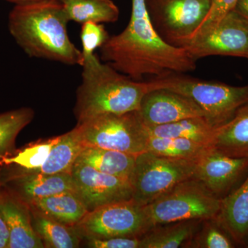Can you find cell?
Segmentation results:
<instances>
[{"mask_svg": "<svg viewBox=\"0 0 248 248\" xmlns=\"http://www.w3.org/2000/svg\"><path fill=\"white\" fill-rule=\"evenodd\" d=\"M60 136L39 141L16 153L12 156L0 160L1 164L16 165L24 170L39 169L48 158L53 147L60 141Z\"/></svg>", "mask_w": 248, "mask_h": 248, "instance_id": "obj_28", "label": "cell"}, {"mask_svg": "<svg viewBox=\"0 0 248 248\" xmlns=\"http://www.w3.org/2000/svg\"><path fill=\"white\" fill-rule=\"evenodd\" d=\"M202 221L184 220L153 227L140 236V248H184L198 231Z\"/></svg>", "mask_w": 248, "mask_h": 248, "instance_id": "obj_19", "label": "cell"}, {"mask_svg": "<svg viewBox=\"0 0 248 248\" xmlns=\"http://www.w3.org/2000/svg\"><path fill=\"white\" fill-rule=\"evenodd\" d=\"M247 248H248V245Z\"/></svg>", "mask_w": 248, "mask_h": 248, "instance_id": "obj_36", "label": "cell"}, {"mask_svg": "<svg viewBox=\"0 0 248 248\" xmlns=\"http://www.w3.org/2000/svg\"><path fill=\"white\" fill-rule=\"evenodd\" d=\"M10 234L7 224L4 217L0 213V248H8L9 244Z\"/></svg>", "mask_w": 248, "mask_h": 248, "instance_id": "obj_32", "label": "cell"}, {"mask_svg": "<svg viewBox=\"0 0 248 248\" xmlns=\"http://www.w3.org/2000/svg\"><path fill=\"white\" fill-rule=\"evenodd\" d=\"M155 30L166 42L184 48L203 22L211 0H146Z\"/></svg>", "mask_w": 248, "mask_h": 248, "instance_id": "obj_8", "label": "cell"}, {"mask_svg": "<svg viewBox=\"0 0 248 248\" xmlns=\"http://www.w3.org/2000/svg\"><path fill=\"white\" fill-rule=\"evenodd\" d=\"M248 172V158L231 157L210 148L196 161L194 178L221 200Z\"/></svg>", "mask_w": 248, "mask_h": 248, "instance_id": "obj_12", "label": "cell"}, {"mask_svg": "<svg viewBox=\"0 0 248 248\" xmlns=\"http://www.w3.org/2000/svg\"><path fill=\"white\" fill-rule=\"evenodd\" d=\"M234 10L248 22V0H238Z\"/></svg>", "mask_w": 248, "mask_h": 248, "instance_id": "obj_33", "label": "cell"}, {"mask_svg": "<svg viewBox=\"0 0 248 248\" xmlns=\"http://www.w3.org/2000/svg\"><path fill=\"white\" fill-rule=\"evenodd\" d=\"M85 148L76 128L60 136V141L49 153L48 158L41 167L30 172L43 174L71 173L80 153Z\"/></svg>", "mask_w": 248, "mask_h": 248, "instance_id": "obj_22", "label": "cell"}, {"mask_svg": "<svg viewBox=\"0 0 248 248\" xmlns=\"http://www.w3.org/2000/svg\"><path fill=\"white\" fill-rule=\"evenodd\" d=\"M103 61L135 81L195 70L196 61L185 48L170 45L155 30L146 0H132L128 26L110 36L100 48Z\"/></svg>", "mask_w": 248, "mask_h": 248, "instance_id": "obj_1", "label": "cell"}, {"mask_svg": "<svg viewBox=\"0 0 248 248\" xmlns=\"http://www.w3.org/2000/svg\"><path fill=\"white\" fill-rule=\"evenodd\" d=\"M11 2L16 3L17 4H29V3L35 2V1H41V0H6Z\"/></svg>", "mask_w": 248, "mask_h": 248, "instance_id": "obj_34", "label": "cell"}, {"mask_svg": "<svg viewBox=\"0 0 248 248\" xmlns=\"http://www.w3.org/2000/svg\"><path fill=\"white\" fill-rule=\"evenodd\" d=\"M136 155L99 147H85L76 161L84 163L99 172L130 182Z\"/></svg>", "mask_w": 248, "mask_h": 248, "instance_id": "obj_18", "label": "cell"}, {"mask_svg": "<svg viewBox=\"0 0 248 248\" xmlns=\"http://www.w3.org/2000/svg\"><path fill=\"white\" fill-rule=\"evenodd\" d=\"M237 1L238 0H211L210 9L206 17L187 45L213 30L227 14L234 9Z\"/></svg>", "mask_w": 248, "mask_h": 248, "instance_id": "obj_30", "label": "cell"}, {"mask_svg": "<svg viewBox=\"0 0 248 248\" xmlns=\"http://www.w3.org/2000/svg\"><path fill=\"white\" fill-rule=\"evenodd\" d=\"M55 221L75 226L89 213L82 201L75 192L63 193L36 200L28 204Z\"/></svg>", "mask_w": 248, "mask_h": 248, "instance_id": "obj_20", "label": "cell"}, {"mask_svg": "<svg viewBox=\"0 0 248 248\" xmlns=\"http://www.w3.org/2000/svg\"><path fill=\"white\" fill-rule=\"evenodd\" d=\"M236 244L216 218L204 219L198 231L186 244L187 248H233Z\"/></svg>", "mask_w": 248, "mask_h": 248, "instance_id": "obj_27", "label": "cell"}, {"mask_svg": "<svg viewBox=\"0 0 248 248\" xmlns=\"http://www.w3.org/2000/svg\"><path fill=\"white\" fill-rule=\"evenodd\" d=\"M211 147L182 138L150 137L147 151L173 159L197 160Z\"/></svg>", "mask_w": 248, "mask_h": 248, "instance_id": "obj_25", "label": "cell"}, {"mask_svg": "<svg viewBox=\"0 0 248 248\" xmlns=\"http://www.w3.org/2000/svg\"><path fill=\"white\" fill-rule=\"evenodd\" d=\"M196 161L166 157L149 151L137 155L130 180L132 200L145 206L174 186L194 178Z\"/></svg>", "mask_w": 248, "mask_h": 248, "instance_id": "obj_7", "label": "cell"}, {"mask_svg": "<svg viewBox=\"0 0 248 248\" xmlns=\"http://www.w3.org/2000/svg\"><path fill=\"white\" fill-rule=\"evenodd\" d=\"M146 127L150 137L186 139L209 146L215 130L205 117H192L172 123Z\"/></svg>", "mask_w": 248, "mask_h": 248, "instance_id": "obj_23", "label": "cell"}, {"mask_svg": "<svg viewBox=\"0 0 248 248\" xmlns=\"http://www.w3.org/2000/svg\"><path fill=\"white\" fill-rule=\"evenodd\" d=\"M220 204L221 199L200 181L191 178L145 205L144 209L151 230L172 222L215 218Z\"/></svg>", "mask_w": 248, "mask_h": 248, "instance_id": "obj_5", "label": "cell"}, {"mask_svg": "<svg viewBox=\"0 0 248 248\" xmlns=\"http://www.w3.org/2000/svg\"><path fill=\"white\" fill-rule=\"evenodd\" d=\"M34 115L30 108L0 113V160L16 153L15 143L18 134L32 122Z\"/></svg>", "mask_w": 248, "mask_h": 248, "instance_id": "obj_26", "label": "cell"}, {"mask_svg": "<svg viewBox=\"0 0 248 248\" xmlns=\"http://www.w3.org/2000/svg\"><path fill=\"white\" fill-rule=\"evenodd\" d=\"M75 128L85 147H99L136 156L147 151L149 135L138 111L96 116L78 123Z\"/></svg>", "mask_w": 248, "mask_h": 248, "instance_id": "obj_6", "label": "cell"}, {"mask_svg": "<svg viewBox=\"0 0 248 248\" xmlns=\"http://www.w3.org/2000/svg\"><path fill=\"white\" fill-rule=\"evenodd\" d=\"M3 186V181L1 180V177H0V189Z\"/></svg>", "mask_w": 248, "mask_h": 248, "instance_id": "obj_35", "label": "cell"}, {"mask_svg": "<svg viewBox=\"0 0 248 248\" xmlns=\"http://www.w3.org/2000/svg\"><path fill=\"white\" fill-rule=\"evenodd\" d=\"M0 213L9 228L8 248H45L32 228L29 205L2 187L0 189Z\"/></svg>", "mask_w": 248, "mask_h": 248, "instance_id": "obj_15", "label": "cell"}, {"mask_svg": "<svg viewBox=\"0 0 248 248\" xmlns=\"http://www.w3.org/2000/svg\"><path fill=\"white\" fill-rule=\"evenodd\" d=\"M138 111L146 126L163 125L192 117L205 118L203 110L190 97L164 89L151 90L147 93Z\"/></svg>", "mask_w": 248, "mask_h": 248, "instance_id": "obj_13", "label": "cell"}, {"mask_svg": "<svg viewBox=\"0 0 248 248\" xmlns=\"http://www.w3.org/2000/svg\"><path fill=\"white\" fill-rule=\"evenodd\" d=\"M76 227L83 239L140 237L150 230L144 206L133 200L89 212Z\"/></svg>", "mask_w": 248, "mask_h": 248, "instance_id": "obj_9", "label": "cell"}, {"mask_svg": "<svg viewBox=\"0 0 248 248\" xmlns=\"http://www.w3.org/2000/svg\"><path fill=\"white\" fill-rule=\"evenodd\" d=\"M110 35L102 24L86 22L81 27V37L83 59L94 55L96 49L100 48L108 40Z\"/></svg>", "mask_w": 248, "mask_h": 248, "instance_id": "obj_29", "label": "cell"}, {"mask_svg": "<svg viewBox=\"0 0 248 248\" xmlns=\"http://www.w3.org/2000/svg\"><path fill=\"white\" fill-rule=\"evenodd\" d=\"M153 90L164 89L190 97L203 110L214 128L231 120L241 108L248 104V84L234 86L172 73L151 79Z\"/></svg>", "mask_w": 248, "mask_h": 248, "instance_id": "obj_4", "label": "cell"}, {"mask_svg": "<svg viewBox=\"0 0 248 248\" xmlns=\"http://www.w3.org/2000/svg\"><path fill=\"white\" fill-rule=\"evenodd\" d=\"M68 22L59 0H41L16 5L9 14V29L31 58L81 66L82 53L70 40Z\"/></svg>", "mask_w": 248, "mask_h": 248, "instance_id": "obj_2", "label": "cell"}, {"mask_svg": "<svg viewBox=\"0 0 248 248\" xmlns=\"http://www.w3.org/2000/svg\"><path fill=\"white\" fill-rule=\"evenodd\" d=\"M69 21L86 22H117L120 10L112 0H59Z\"/></svg>", "mask_w": 248, "mask_h": 248, "instance_id": "obj_24", "label": "cell"}, {"mask_svg": "<svg viewBox=\"0 0 248 248\" xmlns=\"http://www.w3.org/2000/svg\"><path fill=\"white\" fill-rule=\"evenodd\" d=\"M3 185L27 204L63 192L76 193L71 173L49 174L21 170L8 177Z\"/></svg>", "mask_w": 248, "mask_h": 248, "instance_id": "obj_14", "label": "cell"}, {"mask_svg": "<svg viewBox=\"0 0 248 248\" xmlns=\"http://www.w3.org/2000/svg\"><path fill=\"white\" fill-rule=\"evenodd\" d=\"M31 221L36 234L45 248H79L82 240L76 226H70L55 221L35 208L29 206Z\"/></svg>", "mask_w": 248, "mask_h": 248, "instance_id": "obj_21", "label": "cell"}, {"mask_svg": "<svg viewBox=\"0 0 248 248\" xmlns=\"http://www.w3.org/2000/svg\"><path fill=\"white\" fill-rule=\"evenodd\" d=\"M86 246L91 248H140V237H112L87 239Z\"/></svg>", "mask_w": 248, "mask_h": 248, "instance_id": "obj_31", "label": "cell"}, {"mask_svg": "<svg viewBox=\"0 0 248 248\" xmlns=\"http://www.w3.org/2000/svg\"><path fill=\"white\" fill-rule=\"evenodd\" d=\"M210 146L231 157L248 158V104L231 120L215 128Z\"/></svg>", "mask_w": 248, "mask_h": 248, "instance_id": "obj_17", "label": "cell"}, {"mask_svg": "<svg viewBox=\"0 0 248 248\" xmlns=\"http://www.w3.org/2000/svg\"><path fill=\"white\" fill-rule=\"evenodd\" d=\"M81 67L74 108L78 123L104 114L138 111L143 97L153 90L151 81L132 79L101 62L95 54L84 59Z\"/></svg>", "mask_w": 248, "mask_h": 248, "instance_id": "obj_3", "label": "cell"}, {"mask_svg": "<svg viewBox=\"0 0 248 248\" xmlns=\"http://www.w3.org/2000/svg\"><path fill=\"white\" fill-rule=\"evenodd\" d=\"M76 195L88 211L115 202L132 200L131 183L99 172L84 163L76 161L71 171Z\"/></svg>", "mask_w": 248, "mask_h": 248, "instance_id": "obj_11", "label": "cell"}, {"mask_svg": "<svg viewBox=\"0 0 248 248\" xmlns=\"http://www.w3.org/2000/svg\"><path fill=\"white\" fill-rule=\"evenodd\" d=\"M236 246L248 245V175L236 189L221 200L215 217Z\"/></svg>", "mask_w": 248, "mask_h": 248, "instance_id": "obj_16", "label": "cell"}, {"mask_svg": "<svg viewBox=\"0 0 248 248\" xmlns=\"http://www.w3.org/2000/svg\"><path fill=\"white\" fill-rule=\"evenodd\" d=\"M184 48L196 61L215 55L248 59V22L233 10L213 30Z\"/></svg>", "mask_w": 248, "mask_h": 248, "instance_id": "obj_10", "label": "cell"}]
</instances>
